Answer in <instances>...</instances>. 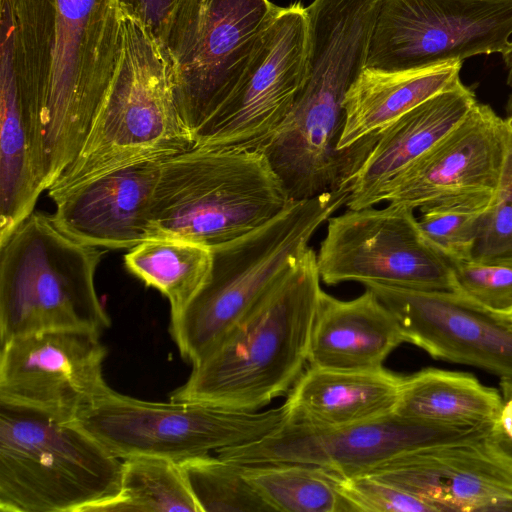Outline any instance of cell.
<instances>
[{"label":"cell","instance_id":"cell-1","mask_svg":"<svg viewBox=\"0 0 512 512\" xmlns=\"http://www.w3.org/2000/svg\"><path fill=\"white\" fill-rule=\"evenodd\" d=\"M19 95L45 111L49 188L79 153L123 51L117 0H0Z\"/></svg>","mask_w":512,"mask_h":512},{"label":"cell","instance_id":"cell-2","mask_svg":"<svg viewBox=\"0 0 512 512\" xmlns=\"http://www.w3.org/2000/svg\"><path fill=\"white\" fill-rule=\"evenodd\" d=\"M316 252L305 254L198 363L170 396L258 411L290 392L308 363L321 294Z\"/></svg>","mask_w":512,"mask_h":512},{"label":"cell","instance_id":"cell-3","mask_svg":"<svg viewBox=\"0 0 512 512\" xmlns=\"http://www.w3.org/2000/svg\"><path fill=\"white\" fill-rule=\"evenodd\" d=\"M349 189L291 200L250 232L210 248L209 274L190 301L170 315L169 331L181 356L198 363L305 254Z\"/></svg>","mask_w":512,"mask_h":512},{"label":"cell","instance_id":"cell-4","mask_svg":"<svg viewBox=\"0 0 512 512\" xmlns=\"http://www.w3.org/2000/svg\"><path fill=\"white\" fill-rule=\"evenodd\" d=\"M291 200L263 152L194 146L161 163L150 239L211 248L259 227Z\"/></svg>","mask_w":512,"mask_h":512},{"label":"cell","instance_id":"cell-5","mask_svg":"<svg viewBox=\"0 0 512 512\" xmlns=\"http://www.w3.org/2000/svg\"><path fill=\"white\" fill-rule=\"evenodd\" d=\"M122 465L77 421L0 403V512H97Z\"/></svg>","mask_w":512,"mask_h":512},{"label":"cell","instance_id":"cell-6","mask_svg":"<svg viewBox=\"0 0 512 512\" xmlns=\"http://www.w3.org/2000/svg\"><path fill=\"white\" fill-rule=\"evenodd\" d=\"M121 16L123 51L114 79L79 153L48 193L136 162L164 161L195 146L156 40L138 21Z\"/></svg>","mask_w":512,"mask_h":512},{"label":"cell","instance_id":"cell-7","mask_svg":"<svg viewBox=\"0 0 512 512\" xmlns=\"http://www.w3.org/2000/svg\"><path fill=\"white\" fill-rule=\"evenodd\" d=\"M103 252L34 211L0 242V342L49 330L102 334L111 319L95 274Z\"/></svg>","mask_w":512,"mask_h":512},{"label":"cell","instance_id":"cell-8","mask_svg":"<svg viewBox=\"0 0 512 512\" xmlns=\"http://www.w3.org/2000/svg\"><path fill=\"white\" fill-rule=\"evenodd\" d=\"M277 7L269 0H177L157 44L193 135L241 79Z\"/></svg>","mask_w":512,"mask_h":512},{"label":"cell","instance_id":"cell-9","mask_svg":"<svg viewBox=\"0 0 512 512\" xmlns=\"http://www.w3.org/2000/svg\"><path fill=\"white\" fill-rule=\"evenodd\" d=\"M286 405L242 411L194 402H150L113 390L76 421L113 455L178 463L256 441L282 424Z\"/></svg>","mask_w":512,"mask_h":512},{"label":"cell","instance_id":"cell-10","mask_svg":"<svg viewBox=\"0 0 512 512\" xmlns=\"http://www.w3.org/2000/svg\"><path fill=\"white\" fill-rule=\"evenodd\" d=\"M512 0H381L365 67L395 72L502 53Z\"/></svg>","mask_w":512,"mask_h":512},{"label":"cell","instance_id":"cell-11","mask_svg":"<svg viewBox=\"0 0 512 512\" xmlns=\"http://www.w3.org/2000/svg\"><path fill=\"white\" fill-rule=\"evenodd\" d=\"M316 260L327 285L355 281L457 292L449 261L426 239L414 210L404 205L332 216Z\"/></svg>","mask_w":512,"mask_h":512},{"label":"cell","instance_id":"cell-12","mask_svg":"<svg viewBox=\"0 0 512 512\" xmlns=\"http://www.w3.org/2000/svg\"><path fill=\"white\" fill-rule=\"evenodd\" d=\"M307 52L306 7L278 6L239 82L194 132L195 146L263 152L300 93Z\"/></svg>","mask_w":512,"mask_h":512},{"label":"cell","instance_id":"cell-13","mask_svg":"<svg viewBox=\"0 0 512 512\" xmlns=\"http://www.w3.org/2000/svg\"><path fill=\"white\" fill-rule=\"evenodd\" d=\"M486 431L488 428L465 431L427 425L395 412L342 427H318L285 418L262 438L216 454L239 465L302 463L350 477L368 473L408 451Z\"/></svg>","mask_w":512,"mask_h":512},{"label":"cell","instance_id":"cell-14","mask_svg":"<svg viewBox=\"0 0 512 512\" xmlns=\"http://www.w3.org/2000/svg\"><path fill=\"white\" fill-rule=\"evenodd\" d=\"M101 334L49 330L1 344L0 403L76 421L113 389L103 374Z\"/></svg>","mask_w":512,"mask_h":512},{"label":"cell","instance_id":"cell-15","mask_svg":"<svg viewBox=\"0 0 512 512\" xmlns=\"http://www.w3.org/2000/svg\"><path fill=\"white\" fill-rule=\"evenodd\" d=\"M512 119L478 101L435 146L394 178L378 195L409 208L458 200L491 201L502 177Z\"/></svg>","mask_w":512,"mask_h":512},{"label":"cell","instance_id":"cell-16","mask_svg":"<svg viewBox=\"0 0 512 512\" xmlns=\"http://www.w3.org/2000/svg\"><path fill=\"white\" fill-rule=\"evenodd\" d=\"M398 320L406 342L434 358L512 378V322L459 292L367 283Z\"/></svg>","mask_w":512,"mask_h":512},{"label":"cell","instance_id":"cell-17","mask_svg":"<svg viewBox=\"0 0 512 512\" xmlns=\"http://www.w3.org/2000/svg\"><path fill=\"white\" fill-rule=\"evenodd\" d=\"M487 432L408 451L365 474L437 512H512V465L493 450Z\"/></svg>","mask_w":512,"mask_h":512},{"label":"cell","instance_id":"cell-18","mask_svg":"<svg viewBox=\"0 0 512 512\" xmlns=\"http://www.w3.org/2000/svg\"><path fill=\"white\" fill-rule=\"evenodd\" d=\"M162 162H136L48 193L55 206L54 224L71 239L100 249H131L150 239Z\"/></svg>","mask_w":512,"mask_h":512},{"label":"cell","instance_id":"cell-19","mask_svg":"<svg viewBox=\"0 0 512 512\" xmlns=\"http://www.w3.org/2000/svg\"><path fill=\"white\" fill-rule=\"evenodd\" d=\"M476 102L473 90L459 81L380 131L349 183L348 209L376 205L384 188L455 128Z\"/></svg>","mask_w":512,"mask_h":512},{"label":"cell","instance_id":"cell-20","mask_svg":"<svg viewBox=\"0 0 512 512\" xmlns=\"http://www.w3.org/2000/svg\"><path fill=\"white\" fill-rule=\"evenodd\" d=\"M406 342L394 314L369 288L352 300L321 291L311 335L309 366L336 370L383 367Z\"/></svg>","mask_w":512,"mask_h":512},{"label":"cell","instance_id":"cell-21","mask_svg":"<svg viewBox=\"0 0 512 512\" xmlns=\"http://www.w3.org/2000/svg\"><path fill=\"white\" fill-rule=\"evenodd\" d=\"M384 367L336 370L309 366L284 403L286 421L318 427H342L395 412L403 383Z\"/></svg>","mask_w":512,"mask_h":512},{"label":"cell","instance_id":"cell-22","mask_svg":"<svg viewBox=\"0 0 512 512\" xmlns=\"http://www.w3.org/2000/svg\"><path fill=\"white\" fill-rule=\"evenodd\" d=\"M462 62L385 72L364 68L345 99V125L338 148L345 150L382 131L402 115L460 80Z\"/></svg>","mask_w":512,"mask_h":512},{"label":"cell","instance_id":"cell-23","mask_svg":"<svg viewBox=\"0 0 512 512\" xmlns=\"http://www.w3.org/2000/svg\"><path fill=\"white\" fill-rule=\"evenodd\" d=\"M500 407V391L472 374L427 368L404 377L395 413L427 425L467 431L489 428Z\"/></svg>","mask_w":512,"mask_h":512},{"label":"cell","instance_id":"cell-24","mask_svg":"<svg viewBox=\"0 0 512 512\" xmlns=\"http://www.w3.org/2000/svg\"><path fill=\"white\" fill-rule=\"evenodd\" d=\"M211 263L209 247L180 239H147L124 255L128 272L169 301L170 315L180 311L200 289Z\"/></svg>","mask_w":512,"mask_h":512},{"label":"cell","instance_id":"cell-25","mask_svg":"<svg viewBox=\"0 0 512 512\" xmlns=\"http://www.w3.org/2000/svg\"><path fill=\"white\" fill-rule=\"evenodd\" d=\"M240 466L274 512H351L329 470L302 463Z\"/></svg>","mask_w":512,"mask_h":512},{"label":"cell","instance_id":"cell-26","mask_svg":"<svg viewBox=\"0 0 512 512\" xmlns=\"http://www.w3.org/2000/svg\"><path fill=\"white\" fill-rule=\"evenodd\" d=\"M201 512L180 463L156 456L123 459L118 495L97 512Z\"/></svg>","mask_w":512,"mask_h":512},{"label":"cell","instance_id":"cell-27","mask_svg":"<svg viewBox=\"0 0 512 512\" xmlns=\"http://www.w3.org/2000/svg\"><path fill=\"white\" fill-rule=\"evenodd\" d=\"M180 465L201 512H274L239 464L209 454Z\"/></svg>","mask_w":512,"mask_h":512},{"label":"cell","instance_id":"cell-28","mask_svg":"<svg viewBox=\"0 0 512 512\" xmlns=\"http://www.w3.org/2000/svg\"><path fill=\"white\" fill-rule=\"evenodd\" d=\"M491 201L458 200L420 209L419 226L449 262L470 260L483 214Z\"/></svg>","mask_w":512,"mask_h":512},{"label":"cell","instance_id":"cell-29","mask_svg":"<svg viewBox=\"0 0 512 512\" xmlns=\"http://www.w3.org/2000/svg\"><path fill=\"white\" fill-rule=\"evenodd\" d=\"M470 260L512 266V135L501 180L483 214Z\"/></svg>","mask_w":512,"mask_h":512},{"label":"cell","instance_id":"cell-30","mask_svg":"<svg viewBox=\"0 0 512 512\" xmlns=\"http://www.w3.org/2000/svg\"><path fill=\"white\" fill-rule=\"evenodd\" d=\"M449 263L457 292L492 312L512 311V266L473 260Z\"/></svg>","mask_w":512,"mask_h":512},{"label":"cell","instance_id":"cell-31","mask_svg":"<svg viewBox=\"0 0 512 512\" xmlns=\"http://www.w3.org/2000/svg\"><path fill=\"white\" fill-rule=\"evenodd\" d=\"M336 476L351 512H437L431 504L370 475Z\"/></svg>","mask_w":512,"mask_h":512},{"label":"cell","instance_id":"cell-32","mask_svg":"<svg viewBox=\"0 0 512 512\" xmlns=\"http://www.w3.org/2000/svg\"><path fill=\"white\" fill-rule=\"evenodd\" d=\"M500 411L486 438L493 450L512 465V378H500Z\"/></svg>","mask_w":512,"mask_h":512},{"label":"cell","instance_id":"cell-33","mask_svg":"<svg viewBox=\"0 0 512 512\" xmlns=\"http://www.w3.org/2000/svg\"><path fill=\"white\" fill-rule=\"evenodd\" d=\"M177 0H117L120 13L138 21L158 43Z\"/></svg>","mask_w":512,"mask_h":512},{"label":"cell","instance_id":"cell-34","mask_svg":"<svg viewBox=\"0 0 512 512\" xmlns=\"http://www.w3.org/2000/svg\"><path fill=\"white\" fill-rule=\"evenodd\" d=\"M501 55L507 69V84L512 87V41Z\"/></svg>","mask_w":512,"mask_h":512},{"label":"cell","instance_id":"cell-35","mask_svg":"<svg viewBox=\"0 0 512 512\" xmlns=\"http://www.w3.org/2000/svg\"><path fill=\"white\" fill-rule=\"evenodd\" d=\"M512 322V311L505 315Z\"/></svg>","mask_w":512,"mask_h":512}]
</instances>
